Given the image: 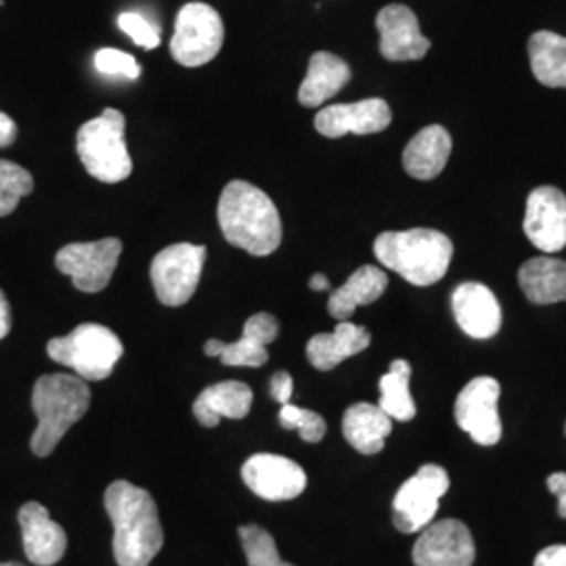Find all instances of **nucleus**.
<instances>
[{
  "instance_id": "f257e3e1",
  "label": "nucleus",
  "mask_w": 566,
  "mask_h": 566,
  "mask_svg": "<svg viewBox=\"0 0 566 566\" xmlns=\"http://www.w3.org/2000/svg\"><path fill=\"white\" fill-rule=\"evenodd\" d=\"M105 510L114 525L118 566H149L164 546L163 523L149 491L116 481L105 491Z\"/></svg>"
},
{
  "instance_id": "f03ea898",
  "label": "nucleus",
  "mask_w": 566,
  "mask_h": 566,
  "mask_svg": "<svg viewBox=\"0 0 566 566\" xmlns=\"http://www.w3.org/2000/svg\"><path fill=\"white\" fill-rule=\"evenodd\" d=\"M219 224L224 240L252 256H269L282 243V217L263 189L231 181L219 200Z\"/></svg>"
},
{
  "instance_id": "7ed1b4c3",
  "label": "nucleus",
  "mask_w": 566,
  "mask_h": 566,
  "mask_svg": "<svg viewBox=\"0 0 566 566\" xmlns=\"http://www.w3.org/2000/svg\"><path fill=\"white\" fill-rule=\"evenodd\" d=\"M374 254L386 269L399 273L413 285L441 282L449 271L453 243L446 233L434 229L386 231L376 238Z\"/></svg>"
},
{
  "instance_id": "20e7f679",
  "label": "nucleus",
  "mask_w": 566,
  "mask_h": 566,
  "mask_svg": "<svg viewBox=\"0 0 566 566\" xmlns=\"http://www.w3.org/2000/svg\"><path fill=\"white\" fill-rule=\"evenodd\" d=\"M91 407V390L81 376L46 374L41 376L32 392V409L39 426L32 434V451L46 458L60 446L65 432L81 422Z\"/></svg>"
},
{
  "instance_id": "39448f33",
  "label": "nucleus",
  "mask_w": 566,
  "mask_h": 566,
  "mask_svg": "<svg viewBox=\"0 0 566 566\" xmlns=\"http://www.w3.org/2000/svg\"><path fill=\"white\" fill-rule=\"evenodd\" d=\"M126 120L118 109L105 107L99 118L82 124L76 149L91 177L102 182H120L130 177L133 160L124 139Z\"/></svg>"
},
{
  "instance_id": "423d86ee",
  "label": "nucleus",
  "mask_w": 566,
  "mask_h": 566,
  "mask_svg": "<svg viewBox=\"0 0 566 566\" xmlns=\"http://www.w3.org/2000/svg\"><path fill=\"white\" fill-rule=\"evenodd\" d=\"M46 353L55 364L74 369L82 380L99 382L109 378L120 361L124 346L109 327L82 324L72 334L49 340Z\"/></svg>"
},
{
  "instance_id": "0eeeda50",
  "label": "nucleus",
  "mask_w": 566,
  "mask_h": 566,
  "mask_svg": "<svg viewBox=\"0 0 566 566\" xmlns=\"http://www.w3.org/2000/svg\"><path fill=\"white\" fill-rule=\"evenodd\" d=\"M223 41L224 25L219 11L203 2H189L177 15L170 53L185 67H200L219 55Z\"/></svg>"
},
{
  "instance_id": "6e6552de",
  "label": "nucleus",
  "mask_w": 566,
  "mask_h": 566,
  "mask_svg": "<svg viewBox=\"0 0 566 566\" xmlns=\"http://www.w3.org/2000/svg\"><path fill=\"white\" fill-rule=\"evenodd\" d=\"M203 261L206 248L196 243H172L156 254L151 283L158 301L166 306L189 303L202 277Z\"/></svg>"
},
{
  "instance_id": "1a4fd4ad",
  "label": "nucleus",
  "mask_w": 566,
  "mask_h": 566,
  "mask_svg": "<svg viewBox=\"0 0 566 566\" xmlns=\"http://www.w3.org/2000/svg\"><path fill=\"white\" fill-rule=\"evenodd\" d=\"M449 491V474L439 464H426L407 479L392 500V521L401 533H420L432 523L439 502Z\"/></svg>"
},
{
  "instance_id": "9d476101",
  "label": "nucleus",
  "mask_w": 566,
  "mask_h": 566,
  "mask_svg": "<svg viewBox=\"0 0 566 566\" xmlns=\"http://www.w3.org/2000/svg\"><path fill=\"white\" fill-rule=\"evenodd\" d=\"M122 242L118 238H105L99 242H78L63 245L55 264L65 273L76 290L86 294H97L112 282L118 266Z\"/></svg>"
},
{
  "instance_id": "9b49d317",
  "label": "nucleus",
  "mask_w": 566,
  "mask_h": 566,
  "mask_svg": "<svg viewBox=\"0 0 566 566\" xmlns=\"http://www.w3.org/2000/svg\"><path fill=\"white\" fill-rule=\"evenodd\" d=\"M502 386L491 376H479L462 388L455 401V422L474 443L491 447L502 439L500 418Z\"/></svg>"
},
{
  "instance_id": "f8f14e48",
  "label": "nucleus",
  "mask_w": 566,
  "mask_h": 566,
  "mask_svg": "<svg viewBox=\"0 0 566 566\" xmlns=\"http://www.w3.org/2000/svg\"><path fill=\"white\" fill-rule=\"evenodd\" d=\"M411 558L416 566H472L476 546L464 523L446 518L422 528Z\"/></svg>"
},
{
  "instance_id": "ddd939ff",
  "label": "nucleus",
  "mask_w": 566,
  "mask_h": 566,
  "mask_svg": "<svg viewBox=\"0 0 566 566\" xmlns=\"http://www.w3.org/2000/svg\"><path fill=\"white\" fill-rule=\"evenodd\" d=\"M243 483L266 502L294 500L306 489L303 468L275 453H256L242 465Z\"/></svg>"
},
{
  "instance_id": "4468645a",
  "label": "nucleus",
  "mask_w": 566,
  "mask_h": 566,
  "mask_svg": "<svg viewBox=\"0 0 566 566\" xmlns=\"http://www.w3.org/2000/svg\"><path fill=\"white\" fill-rule=\"evenodd\" d=\"M526 238L542 252L554 254L566 245V196L556 187H537L528 193L525 212Z\"/></svg>"
},
{
  "instance_id": "2eb2a0df",
  "label": "nucleus",
  "mask_w": 566,
  "mask_h": 566,
  "mask_svg": "<svg viewBox=\"0 0 566 566\" xmlns=\"http://www.w3.org/2000/svg\"><path fill=\"white\" fill-rule=\"evenodd\" d=\"M392 120V112L385 99H364L357 103L327 105L315 116V128L327 139L344 135H374L382 133Z\"/></svg>"
},
{
  "instance_id": "dca6fc26",
  "label": "nucleus",
  "mask_w": 566,
  "mask_h": 566,
  "mask_svg": "<svg viewBox=\"0 0 566 566\" xmlns=\"http://www.w3.org/2000/svg\"><path fill=\"white\" fill-rule=\"evenodd\" d=\"M380 53L388 61H418L430 51V41L420 32V21L405 4H388L378 18Z\"/></svg>"
},
{
  "instance_id": "f3484780",
  "label": "nucleus",
  "mask_w": 566,
  "mask_h": 566,
  "mask_svg": "<svg viewBox=\"0 0 566 566\" xmlns=\"http://www.w3.org/2000/svg\"><path fill=\"white\" fill-rule=\"evenodd\" d=\"M451 308L462 332L474 340H489L502 327V306L483 283H460L453 290Z\"/></svg>"
},
{
  "instance_id": "a211bd4d",
  "label": "nucleus",
  "mask_w": 566,
  "mask_h": 566,
  "mask_svg": "<svg viewBox=\"0 0 566 566\" xmlns=\"http://www.w3.org/2000/svg\"><path fill=\"white\" fill-rule=\"evenodd\" d=\"M21 539L25 556L32 565L53 566L67 549V535L57 525L49 510L39 502H28L20 510Z\"/></svg>"
},
{
  "instance_id": "6ab92c4d",
  "label": "nucleus",
  "mask_w": 566,
  "mask_h": 566,
  "mask_svg": "<svg viewBox=\"0 0 566 566\" xmlns=\"http://www.w3.org/2000/svg\"><path fill=\"white\" fill-rule=\"evenodd\" d=\"M451 147V135L441 124L426 126L405 147V172L418 181L437 179L447 166Z\"/></svg>"
},
{
  "instance_id": "aec40b11",
  "label": "nucleus",
  "mask_w": 566,
  "mask_h": 566,
  "mask_svg": "<svg viewBox=\"0 0 566 566\" xmlns=\"http://www.w3.org/2000/svg\"><path fill=\"white\" fill-rule=\"evenodd\" d=\"M371 343V334L364 325L340 322L332 334H317L306 344V357L319 371H329L344 359L364 353Z\"/></svg>"
},
{
  "instance_id": "412c9836",
  "label": "nucleus",
  "mask_w": 566,
  "mask_h": 566,
  "mask_svg": "<svg viewBox=\"0 0 566 566\" xmlns=\"http://www.w3.org/2000/svg\"><path fill=\"white\" fill-rule=\"evenodd\" d=\"M252 388L238 380L208 386L193 403V416L206 428H217L223 418L242 420L252 407Z\"/></svg>"
},
{
  "instance_id": "4be33fe9",
  "label": "nucleus",
  "mask_w": 566,
  "mask_h": 566,
  "mask_svg": "<svg viewBox=\"0 0 566 566\" xmlns=\"http://www.w3.org/2000/svg\"><path fill=\"white\" fill-rule=\"evenodd\" d=\"M280 336V322L271 313H256L243 325L238 343H224L221 361L231 367H261L269 361L266 346Z\"/></svg>"
},
{
  "instance_id": "5701e85b",
  "label": "nucleus",
  "mask_w": 566,
  "mask_h": 566,
  "mask_svg": "<svg viewBox=\"0 0 566 566\" xmlns=\"http://www.w3.org/2000/svg\"><path fill=\"white\" fill-rule=\"evenodd\" d=\"M350 82V67L334 53L319 51L308 61L306 78L298 91V102L304 107H319L338 95Z\"/></svg>"
},
{
  "instance_id": "b1692460",
  "label": "nucleus",
  "mask_w": 566,
  "mask_h": 566,
  "mask_svg": "<svg viewBox=\"0 0 566 566\" xmlns=\"http://www.w3.org/2000/svg\"><path fill=\"white\" fill-rule=\"evenodd\" d=\"M386 287L388 277L385 271L374 264H365L348 277V282L332 292L327 311L334 319L348 322L357 306L376 303L385 294Z\"/></svg>"
},
{
  "instance_id": "393cba45",
  "label": "nucleus",
  "mask_w": 566,
  "mask_h": 566,
  "mask_svg": "<svg viewBox=\"0 0 566 566\" xmlns=\"http://www.w3.org/2000/svg\"><path fill=\"white\" fill-rule=\"evenodd\" d=\"M344 439L364 455H374L385 449L386 439L392 432V420L380 405L355 403L344 411Z\"/></svg>"
},
{
  "instance_id": "a878e982",
  "label": "nucleus",
  "mask_w": 566,
  "mask_h": 566,
  "mask_svg": "<svg viewBox=\"0 0 566 566\" xmlns=\"http://www.w3.org/2000/svg\"><path fill=\"white\" fill-rule=\"evenodd\" d=\"M518 283L528 303L556 304L566 301V261L537 256L518 271Z\"/></svg>"
},
{
  "instance_id": "bb28decb",
  "label": "nucleus",
  "mask_w": 566,
  "mask_h": 566,
  "mask_svg": "<svg viewBox=\"0 0 566 566\" xmlns=\"http://www.w3.org/2000/svg\"><path fill=\"white\" fill-rule=\"evenodd\" d=\"M533 76L549 88H566V39L554 32H535L528 39Z\"/></svg>"
},
{
  "instance_id": "cd10ccee",
  "label": "nucleus",
  "mask_w": 566,
  "mask_h": 566,
  "mask_svg": "<svg viewBox=\"0 0 566 566\" xmlns=\"http://www.w3.org/2000/svg\"><path fill=\"white\" fill-rule=\"evenodd\" d=\"M411 365L405 359H395L390 369L380 378V409L390 420L409 422L416 418V403L409 390Z\"/></svg>"
},
{
  "instance_id": "c85d7f7f",
  "label": "nucleus",
  "mask_w": 566,
  "mask_h": 566,
  "mask_svg": "<svg viewBox=\"0 0 566 566\" xmlns=\"http://www.w3.org/2000/svg\"><path fill=\"white\" fill-rule=\"evenodd\" d=\"M34 189L32 175L20 164L0 160V217H9L21 198L30 196Z\"/></svg>"
},
{
  "instance_id": "c756f323",
  "label": "nucleus",
  "mask_w": 566,
  "mask_h": 566,
  "mask_svg": "<svg viewBox=\"0 0 566 566\" xmlns=\"http://www.w3.org/2000/svg\"><path fill=\"white\" fill-rule=\"evenodd\" d=\"M240 539H242L243 554L248 558V566H294L282 560L280 549L271 533H266L263 526H240Z\"/></svg>"
},
{
  "instance_id": "7c9ffc66",
  "label": "nucleus",
  "mask_w": 566,
  "mask_h": 566,
  "mask_svg": "<svg viewBox=\"0 0 566 566\" xmlns=\"http://www.w3.org/2000/svg\"><path fill=\"white\" fill-rule=\"evenodd\" d=\"M280 424L285 430H298L304 443H319L325 437V430H327L324 418L317 411H311V409H304V407L292 403L282 405Z\"/></svg>"
},
{
  "instance_id": "2f4dec72",
  "label": "nucleus",
  "mask_w": 566,
  "mask_h": 566,
  "mask_svg": "<svg viewBox=\"0 0 566 566\" xmlns=\"http://www.w3.org/2000/svg\"><path fill=\"white\" fill-rule=\"evenodd\" d=\"M95 67L105 76H122V78H139L142 76V65L137 60L118 49H102L95 55Z\"/></svg>"
},
{
  "instance_id": "473e14b6",
  "label": "nucleus",
  "mask_w": 566,
  "mask_h": 566,
  "mask_svg": "<svg viewBox=\"0 0 566 566\" xmlns=\"http://www.w3.org/2000/svg\"><path fill=\"white\" fill-rule=\"evenodd\" d=\"M118 25L126 36H130L133 42L142 49H156L160 44V32L145 20L139 13H122L118 18Z\"/></svg>"
},
{
  "instance_id": "72a5a7b5",
  "label": "nucleus",
  "mask_w": 566,
  "mask_h": 566,
  "mask_svg": "<svg viewBox=\"0 0 566 566\" xmlns=\"http://www.w3.org/2000/svg\"><path fill=\"white\" fill-rule=\"evenodd\" d=\"M292 392H294V380L287 371H277L273 378H271V397L280 405L290 403L292 399Z\"/></svg>"
},
{
  "instance_id": "f704fd0d",
  "label": "nucleus",
  "mask_w": 566,
  "mask_h": 566,
  "mask_svg": "<svg viewBox=\"0 0 566 566\" xmlns=\"http://www.w3.org/2000/svg\"><path fill=\"white\" fill-rule=\"evenodd\" d=\"M533 566H566V546L544 547Z\"/></svg>"
},
{
  "instance_id": "c9c22d12",
  "label": "nucleus",
  "mask_w": 566,
  "mask_h": 566,
  "mask_svg": "<svg viewBox=\"0 0 566 566\" xmlns=\"http://www.w3.org/2000/svg\"><path fill=\"white\" fill-rule=\"evenodd\" d=\"M547 489L558 497V514L566 518V472H556L547 479Z\"/></svg>"
},
{
  "instance_id": "e433bc0d",
  "label": "nucleus",
  "mask_w": 566,
  "mask_h": 566,
  "mask_svg": "<svg viewBox=\"0 0 566 566\" xmlns=\"http://www.w3.org/2000/svg\"><path fill=\"white\" fill-rule=\"evenodd\" d=\"M18 137V126L13 118L0 112V147H9Z\"/></svg>"
},
{
  "instance_id": "4c0bfd02",
  "label": "nucleus",
  "mask_w": 566,
  "mask_h": 566,
  "mask_svg": "<svg viewBox=\"0 0 566 566\" xmlns=\"http://www.w3.org/2000/svg\"><path fill=\"white\" fill-rule=\"evenodd\" d=\"M9 329H11V306L0 290V340L9 334Z\"/></svg>"
},
{
  "instance_id": "58836bf2",
  "label": "nucleus",
  "mask_w": 566,
  "mask_h": 566,
  "mask_svg": "<svg viewBox=\"0 0 566 566\" xmlns=\"http://www.w3.org/2000/svg\"><path fill=\"white\" fill-rule=\"evenodd\" d=\"M223 346V340H208V343L203 344V353H206L208 357H221Z\"/></svg>"
},
{
  "instance_id": "ea45409f",
  "label": "nucleus",
  "mask_w": 566,
  "mask_h": 566,
  "mask_svg": "<svg viewBox=\"0 0 566 566\" xmlns=\"http://www.w3.org/2000/svg\"><path fill=\"white\" fill-rule=\"evenodd\" d=\"M308 287H311V290H315V292H324V290H329V282H327V277H325V275L317 273V275H313V277H311Z\"/></svg>"
},
{
  "instance_id": "a19ab883",
  "label": "nucleus",
  "mask_w": 566,
  "mask_h": 566,
  "mask_svg": "<svg viewBox=\"0 0 566 566\" xmlns=\"http://www.w3.org/2000/svg\"><path fill=\"white\" fill-rule=\"evenodd\" d=\"M0 566H23L20 563H0Z\"/></svg>"
},
{
  "instance_id": "79ce46f5",
  "label": "nucleus",
  "mask_w": 566,
  "mask_h": 566,
  "mask_svg": "<svg viewBox=\"0 0 566 566\" xmlns=\"http://www.w3.org/2000/svg\"><path fill=\"white\" fill-rule=\"evenodd\" d=\"M565 432H566V426H565Z\"/></svg>"
}]
</instances>
